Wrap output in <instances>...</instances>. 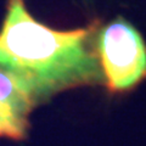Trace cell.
I'll use <instances>...</instances> for the list:
<instances>
[{
    "label": "cell",
    "instance_id": "cell-1",
    "mask_svg": "<svg viewBox=\"0 0 146 146\" xmlns=\"http://www.w3.org/2000/svg\"><path fill=\"white\" fill-rule=\"evenodd\" d=\"M96 25L58 31L31 15L23 0H9L0 29V68L29 90L36 105L63 90L102 82L94 50Z\"/></svg>",
    "mask_w": 146,
    "mask_h": 146
},
{
    "label": "cell",
    "instance_id": "cell-2",
    "mask_svg": "<svg viewBox=\"0 0 146 146\" xmlns=\"http://www.w3.org/2000/svg\"><path fill=\"white\" fill-rule=\"evenodd\" d=\"M94 50L102 82L110 93L129 91L146 78L145 40L123 17L96 29Z\"/></svg>",
    "mask_w": 146,
    "mask_h": 146
},
{
    "label": "cell",
    "instance_id": "cell-3",
    "mask_svg": "<svg viewBox=\"0 0 146 146\" xmlns=\"http://www.w3.org/2000/svg\"><path fill=\"white\" fill-rule=\"evenodd\" d=\"M36 106L29 90L13 74L0 68V138L22 140Z\"/></svg>",
    "mask_w": 146,
    "mask_h": 146
}]
</instances>
